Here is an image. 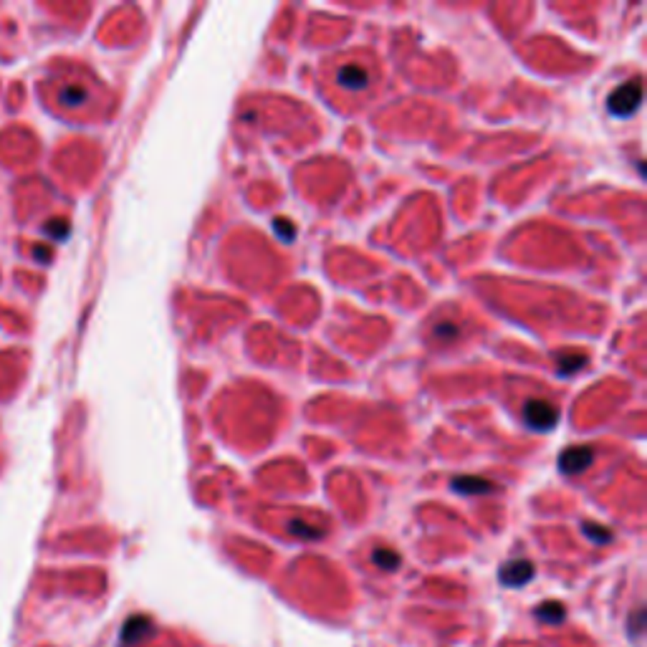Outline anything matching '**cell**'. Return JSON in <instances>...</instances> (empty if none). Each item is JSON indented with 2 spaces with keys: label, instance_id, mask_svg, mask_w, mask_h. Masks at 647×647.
<instances>
[{
  "label": "cell",
  "instance_id": "cell-4",
  "mask_svg": "<svg viewBox=\"0 0 647 647\" xmlns=\"http://www.w3.org/2000/svg\"><path fill=\"white\" fill-rule=\"evenodd\" d=\"M592 460H595V453H592V448H587V445L569 448L559 456V465H562V470L569 473V476H576L581 470H587L589 465H592Z\"/></svg>",
  "mask_w": 647,
  "mask_h": 647
},
{
  "label": "cell",
  "instance_id": "cell-6",
  "mask_svg": "<svg viewBox=\"0 0 647 647\" xmlns=\"http://www.w3.org/2000/svg\"><path fill=\"white\" fill-rule=\"evenodd\" d=\"M150 630H152V622L147 620V617H132V620L124 625V630H122V642H124V645L139 642Z\"/></svg>",
  "mask_w": 647,
  "mask_h": 647
},
{
  "label": "cell",
  "instance_id": "cell-8",
  "mask_svg": "<svg viewBox=\"0 0 647 647\" xmlns=\"http://www.w3.org/2000/svg\"><path fill=\"white\" fill-rule=\"evenodd\" d=\"M372 562L377 564V567L382 569H397L400 567V556H397V551H392V548H377L375 554H372Z\"/></svg>",
  "mask_w": 647,
  "mask_h": 647
},
{
  "label": "cell",
  "instance_id": "cell-5",
  "mask_svg": "<svg viewBox=\"0 0 647 647\" xmlns=\"http://www.w3.org/2000/svg\"><path fill=\"white\" fill-rule=\"evenodd\" d=\"M531 576H534V564L526 559H514L501 569V581L509 587H521Z\"/></svg>",
  "mask_w": 647,
  "mask_h": 647
},
{
  "label": "cell",
  "instance_id": "cell-1",
  "mask_svg": "<svg viewBox=\"0 0 647 647\" xmlns=\"http://www.w3.org/2000/svg\"><path fill=\"white\" fill-rule=\"evenodd\" d=\"M640 101H642V84H640V79H634V81L617 86V89L609 94L607 106L614 117H630V114L637 112Z\"/></svg>",
  "mask_w": 647,
  "mask_h": 647
},
{
  "label": "cell",
  "instance_id": "cell-11",
  "mask_svg": "<svg viewBox=\"0 0 647 647\" xmlns=\"http://www.w3.org/2000/svg\"><path fill=\"white\" fill-rule=\"evenodd\" d=\"M289 531L296 536H306V539H319V536H321L319 528H309V523H301V521H291Z\"/></svg>",
  "mask_w": 647,
  "mask_h": 647
},
{
  "label": "cell",
  "instance_id": "cell-10",
  "mask_svg": "<svg viewBox=\"0 0 647 647\" xmlns=\"http://www.w3.org/2000/svg\"><path fill=\"white\" fill-rule=\"evenodd\" d=\"M536 614L541 617V620H548V622H559L564 617V607L559 604V602H546V604H541V607L536 609Z\"/></svg>",
  "mask_w": 647,
  "mask_h": 647
},
{
  "label": "cell",
  "instance_id": "cell-3",
  "mask_svg": "<svg viewBox=\"0 0 647 647\" xmlns=\"http://www.w3.org/2000/svg\"><path fill=\"white\" fill-rule=\"evenodd\" d=\"M337 84L342 86L344 92H364L367 86H370V71H367V66L364 64H357V61H351V64H342V66L337 68Z\"/></svg>",
  "mask_w": 647,
  "mask_h": 647
},
{
  "label": "cell",
  "instance_id": "cell-9",
  "mask_svg": "<svg viewBox=\"0 0 647 647\" xmlns=\"http://www.w3.org/2000/svg\"><path fill=\"white\" fill-rule=\"evenodd\" d=\"M59 99L64 101V104H81V101L86 99V89L84 86H64L59 94Z\"/></svg>",
  "mask_w": 647,
  "mask_h": 647
},
{
  "label": "cell",
  "instance_id": "cell-14",
  "mask_svg": "<svg viewBox=\"0 0 647 647\" xmlns=\"http://www.w3.org/2000/svg\"><path fill=\"white\" fill-rule=\"evenodd\" d=\"M642 630V612L634 614V625H632V634H640Z\"/></svg>",
  "mask_w": 647,
  "mask_h": 647
},
{
  "label": "cell",
  "instance_id": "cell-2",
  "mask_svg": "<svg viewBox=\"0 0 647 647\" xmlns=\"http://www.w3.org/2000/svg\"><path fill=\"white\" fill-rule=\"evenodd\" d=\"M523 420L531 430L544 432V430H551L556 425L559 409L546 400H528L526 407H523Z\"/></svg>",
  "mask_w": 647,
  "mask_h": 647
},
{
  "label": "cell",
  "instance_id": "cell-12",
  "mask_svg": "<svg viewBox=\"0 0 647 647\" xmlns=\"http://www.w3.org/2000/svg\"><path fill=\"white\" fill-rule=\"evenodd\" d=\"M584 534H589L592 539H595V541H599V544L602 541H609V536H612L607 528H597L595 523H587V526H584Z\"/></svg>",
  "mask_w": 647,
  "mask_h": 647
},
{
  "label": "cell",
  "instance_id": "cell-7",
  "mask_svg": "<svg viewBox=\"0 0 647 647\" xmlns=\"http://www.w3.org/2000/svg\"><path fill=\"white\" fill-rule=\"evenodd\" d=\"M453 488L460 493H486V490H490V483L483 478H456Z\"/></svg>",
  "mask_w": 647,
  "mask_h": 647
},
{
  "label": "cell",
  "instance_id": "cell-13",
  "mask_svg": "<svg viewBox=\"0 0 647 647\" xmlns=\"http://www.w3.org/2000/svg\"><path fill=\"white\" fill-rule=\"evenodd\" d=\"M286 223H289V220H281V218H278V220H276V231L281 233V235H284V231H286V240H291L293 235H296V233H293V228H291V225H286Z\"/></svg>",
  "mask_w": 647,
  "mask_h": 647
}]
</instances>
